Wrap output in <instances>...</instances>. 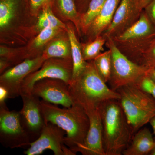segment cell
Returning <instances> with one entry per match:
<instances>
[{
  "label": "cell",
  "instance_id": "cell-16",
  "mask_svg": "<svg viewBox=\"0 0 155 155\" xmlns=\"http://www.w3.org/2000/svg\"><path fill=\"white\" fill-rule=\"evenodd\" d=\"M154 137L147 127L140 129L133 135L123 155H149L154 146Z\"/></svg>",
  "mask_w": 155,
  "mask_h": 155
},
{
  "label": "cell",
  "instance_id": "cell-25",
  "mask_svg": "<svg viewBox=\"0 0 155 155\" xmlns=\"http://www.w3.org/2000/svg\"><path fill=\"white\" fill-rule=\"evenodd\" d=\"M61 29L59 27H50L42 29L34 40V46L39 48L46 44L55 36Z\"/></svg>",
  "mask_w": 155,
  "mask_h": 155
},
{
  "label": "cell",
  "instance_id": "cell-11",
  "mask_svg": "<svg viewBox=\"0 0 155 155\" xmlns=\"http://www.w3.org/2000/svg\"><path fill=\"white\" fill-rule=\"evenodd\" d=\"M22 109L19 111L20 122L31 142L38 138L46 123L42 111L41 101L32 94H23L21 95Z\"/></svg>",
  "mask_w": 155,
  "mask_h": 155
},
{
  "label": "cell",
  "instance_id": "cell-34",
  "mask_svg": "<svg viewBox=\"0 0 155 155\" xmlns=\"http://www.w3.org/2000/svg\"><path fill=\"white\" fill-rule=\"evenodd\" d=\"M150 124L151 125L152 127L153 128V134L154 135V139L155 140V116L151 119L150 122Z\"/></svg>",
  "mask_w": 155,
  "mask_h": 155
},
{
  "label": "cell",
  "instance_id": "cell-22",
  "mask_svg": "<svg viewBox=\"0 0 155 155\" xmlns=\"http://www.w3.org/2000/svg\"><path fill=\"white\" fill-rule=\"evenodd\" d=\"M41 14L38 17L37 28L41 31L50 27H59L64 29L66 25L55 17L51 10L49 4L44 6Z\"/></svg>",
  "mask_w": 155,
  "mask_h": 155
},
{
  "label": "cell",
  "instance_id": "cell-35",
  "mask_svg": "<svg viewBox=\"0 0 155 155\" xmlns=\"http://www.w3.org/2000/svg\"><path fill=\"white\" fill-rule=\"evenodd\" d=\"M150 155H155V145L151 151L150 153Z\"/></svg>",
  "mask_w": 155,
  "mask_h": 155
},
{
  "label": "cell",
  "instance_id": "cell-26",
  "mask_svg": "<svg viewBox=\"0 0 155 155\" xmlns=\"http://www.w3.org/2000/svg\"><path fill=\"white\" fill-rule=\"evenodd\" d=\"M142 66L147 69H155V38L145 52Z\"/></svg>",
  "mask_w": 155,
  "mask_h": 155
},
{
  "label": "cell",
  "instance_id": "cell-13",
  "mask_svg": "<svg viewBox=\"0 0 155 155\" xmlns=\"http://www.w3.org/2000/svg\"><path fill=\"white\" fill-rule=\"evenodd\" d=\"M142 12L134 0H121L110 25L103 34L113 38L123 33L138 21Z\"/></svg>",
  "mask_w": 155,
  "mask_h": 155
},
{
  "label": "cell",
  "instance_id": "cell-6",
  "mask_svg": "<svg viewBox=\"0 0 155 155\" xmlns=\"http://www.w3.org/2000/svg\"><path fill=\"white\" fill-rule=\"evenodd\" d=\"M106 45L112 54V72L109 82L112 90L116 91L122 87L135 84L145 75L148 69L125 57L116 47L111 38L107 37Z\"/></svg>",
  "mask_w": 155,
  "mask_h": 155
},
{
  "label": "cell",
  "instance_id": "cell-24",
  "mask_svg": "<svg viewBox=\"0 0 155 155\" xmlns=\"http://www.w3.org/2000/svg\"><path fill=\"white\" fill-rule=\"evenodd\" d=\"M19 0H1L0 27L5 28L10 24L15 16Z\"/></svg>",
  "mask_w": 155,
  "mask_h": 155
},
{
  "label": "cell",
  "instance_id": "cell-21",
  "mask_svg": "<svg viewBox=\"0 0 155 155\" xmlns=\"http://www.w3.org/2000/svg\"><path fill=\"white\" fill-rule=\"evenodd\" d=\"M107 37L104 34L97 37L93 40L86 43L81 44V50L84 59L85 61H92L103 51L106 45Z\"/></svg>",
  "mask_w": 155,
  "mask_h": 155
},
{
  "label": "cell",
  "instance_id": "cell-33",
  "mask_svg": "<svg viewBox=\"0 0 155 155\" xmlns=\"http://www.w3.org/2000/svg\"><path fill=\"white\" fill-rule=\"evenodd\" d=\"M145 75L155 83V69H148Z\"/></svg>",
  "mask_w": 155,
  "mask_h": 155
},
{
  "label": "cell",
  "instance_id": "cell-23",
  "mask_svg": "<svg viewBox=\"0 0 155 155\" xmlns=\"http://www.w3.org/2000/svg\"><path fill=\"white\" fill-rule=\"evenodd\" d=\"M57 5L61 14L71 20L79 31L80 15L78 11L75 0H56Z\"/></svg>",
  "mask_w": 155,
  "mask_h": 155
},
{
  "label": "cell",
  "instance_id": "cell-7",
  "mask_svg": "<svg viewBox=\"0 0 155 155\" xmlns=\"http://www.w3.org/2000/svg\"><path fill=\"white\" fill-rule=\"evenodd\" d=\"M0 142L11 149L28 146L31 143L21 125L19 111H10L6 105L0 106Z\"/></svg>",
  "mask_w": 155,
  "mask_h": 155
},
{
  "label": "cell",
  "instance_id": "cell-31",
  "mask_svg": "<svg viewBox=\"0 0 155 155\" xmlns=\"http://www.w3.org/2000/svg\"><path fill=\"white\" fill-rule=\"evenodd\" d=\"M153 0H134L136 6L140 11H142Z\"/></svg>",
  "mask_w": 155,
  "mask_h": 155
},
{
  "label": "cell",
  "instance_id": "cell-15",
  "mask_svg": "<svg viewBox=\"0 0 155 155\" xmlns=\"http://www.w3.org/2000/svg\"><path fill=\"white\" fill-rule=\"evenodd\" d=\"M120 1L121 0H106L99 14L92 22L87 32L88 41L93 40L107 29L113 20Z\"/></svg>",
  "mask_w": 155,
  "mask_h": 155
},
{
  "label": "cell",
  "instance_id": "cell-27",
  "mask_svg": "<svg viewBox=\"0 0 155 155\" xmlns=\"http://www.w3.org/2000/svg\"><path fill=\"white\" fill-rule=\"evenodd\" d=\"M135 84L155 98V83L146 75L142 77Z\"/></svg>",
  "mask_w": 155,
  "mask_h": 155
},
{
  "label": "cell",
  "instance_id": "cell-5",
  "mask_svg": "<svg viewBox=\"0 0 155 155\" xmlns=\"http://www.w3.org/2000/svg\"><path fill=\"white\" fill-rule=\"evenodd\" d=\"M111 38L122 54L134 63L142 66L145 52L155 38V27L143 10L135 24Z\"/></svg>",
  "mask_w": 155,
  "mask_h": 155
},
{
  "label": "cell",
  "instance_id": "cell-32",
  "mask_svg": "<svg viewBox=\"0 0 155 155\" xmlns=\"http://www.w3.org/2000/svg\"><path fill=\"white\" fill-rule=\"evenodd\" d=\"M90 1L91 0H78L79 5L81 7L80 9L81 10V9L84 10V13L86 11Z\"/></svg>",
  "mask_w": 155,
  "mask_h": 155
},
{
  "label": "cell",
  "instance_id": "cell-1",
  "mask_svg": "<svg viewBox=\"0 0 155 155\" xmlns=\"http://www.w3.org/2000/svg\"><path fill=\"white\" fill-rule=\"evenodd\" d=\"M106 83L97 72L92 61H89L82 74L69 84L74 104L81 107L87 114L98 110L107 101L119 100V93Z\"/></svg>",
  "mask_w": 155,
  "mask_h": 155
},
{
  "label": "cell",
  "instance_id": "cell-28",
  "mask_svg": "<svg viewBox=\"0 0 155 155\" xmlns=\"http://www.w3.org/2000/svg\"><path fill=\"white\" fill-rule=\"evenodd\" d=\"M144 11L155 27V0L150 3L145 8Z\"/></svg>",
  "mask_w": 155,
  "mask_h": 155
},
{
  "label": "cell",
  "instance_id": "cell-3",
  "mask_svg": "<svg viewBox=\"0 0 155 155\" xmlns=\"http://www.w3.org/2000/svg\"><path fill=\"white\" fill-rule=\"evenodd\" d=\"M105 155H122L133 135L118 100L103 103L99 108Z\"/></svg>",
  "mask_w": 155,
  "mask_h": 155
},
{
  "label": "cell",
  "instance_id": "cell-10",
  "mask_svg": "<svg viewBox=\"0 0 155 155\" xmlns=\"http://www.w3.org/2000/svg\"><path fill=\"white\" fill-rule=\"evenodd\" d=\"M45 61L42 56L28 58L2 73L0 77V86L8 91L9 98L21 96L23 81L29 74L39 69Z\"/></svg>",
  "mask_w": 155,
  "mask_h": 155
},
{
  "label": "cell",
  "instance_id": "cell-20",
  "mask_svg": "<svg viewBox=\"0 0 155 155\" xmlns=\"http://www.w3.org/2000/svg\"><path fill=\"white\" fill-rule=\"evenodd\" d=\"M106 0H91L86 11L80 15V29L87 33L91 24L99 14Z\"/></svg>",
  "mask_w": 155,
  "mask_h": 155
},
{
  "label": "cell",
  "instance_id": "cell-9",
  "mask_svg": "<svg viewBox=\"0 0 155 155\" xmlns=\"http://www.w3.org/2000/svg\"><path fill=\"white\" fill-rule=\"evenodd\" d=\"M66 133L62 128L48 122L38 138L31 143L29 147L24 151L26 155H39L45 151H52L55 155H75L65 144Z\"/></svg>",
  "mask_w": 155,
  "mask_h": 155
},
{
  "label": "cell",
  "instance_id": "cell-4",
  "mask_svg": "<svg viewBox=\"0 0 155 155\" xmlns=\"http://www.w3.org/2000/svg\"><path fill=\"white\" fill-rule=\"evenodd\" d=\"M116 91L134 135L155 116V98L135 84L122 87Z\"/></svg>",
  "mask_w": 155,
  "mask_h": 155
},
{
  "label": "cell",
  "instance_id": "cell-18",
  "mask_svg": "<svg viewBox=\"0 0 155 155\" xmlns=\"http://www.w3.org/2000/svg\"><path fill=\"white\" fill-rule=\"evenodd\" d=\"M41 56L45 61L51 58L72 60L69 38L68 40L60 38L52 42L44 51Z\"/></svg>",
  "mask_w": 155,
  "mask_h": 155
},
{
  "label": "cell",
  "instance_id": "cell-12",
  "mask_svg": "<svg viewBox=\"0 0 155 155\" xmlns=\"http://www.w3.org/2000/svg\"><path fill=\"white\" fill-rule=\"evenodd\" d=\"M31 93L45 101L64 107L74 104L69 84L61 79L47 78L39 80L33 85Z\"/></svg>",
  "mask_w": 155,
  "mask_h": 155
},
{
  "label": "cell",
  "instance_id": "cell-17",
  "mask_svg": "<svg viewBox=\"0 0 155 155\" xmlns=\"http://www.w3.org/2000/svg\"><path fill=\"white\" fill-rule=\"evenodd\" d=\"M67 35L71 45V56L73 65L72 81L77 79L86 68L87 61L84 59L81 44L78 41L74 28L68 25Z\"/></svg>",
  "mask_w": 155,
  "mask_h": 155
},
{
  "label": "cell",
  "instance_id": "cell-14",
  "mask_svg": "<svg viewBox=\"0 0 155 155\" xmlns=\"http://www.w3.org/2000/svg\"><path fill=\"white\" fill-rule=\"evenodd\" d=\"M90 120L88 132L83 143L75 152L83 155H105L103 144L102 125L99 110L87 114Z\"/></svg>",
  "mask_w": 155,
  "mask_h": 155
},
{
  "label": "cell",
  "instance_id": "cell-30",
  "mask_svg": "<svg viewBox=\"0 0 155 155\" xmlns=\"http://www.w3.org/2000/svg\"><path fill=\"white\" fill-rule=\"evenodd\" d=\"M9 98L8 91L2 86H0V106L6 105V100Z\"/></svg>",
  "mask_w": 155,
  "mask_h": 155
},
{
  "label": "cell",
  "instance_id": "cell-19",
  "mask_svg": "<svg viewBox=\"0 0 155 155\" xmlns=\"http://www.w3.org/2000/svg\"><path fill=\"white\" fill-rule=\"evenodd\" d=\"M97 72L103 80L107 83L110 79L112 69V54L109 49L101 53L92 60Z\"/></svg>",
  "mask_w": 155,
  "mask_h": 155
},
{
  "label": "cell",
  "instance_id": "cell-2",
  "mask_svg": "<svg viewBox=\"0 0 155 155\" xmlns=\"http://www.w3.org/2000/svg\"><path fill=\"white\" fill-rule=\"evenodd\" d=\"M41 104L46 123L51 122L66 132L65 144L76 155V150L83 143L89 128V118L85 111L75 104L64 108L43 100Z\"/></svg>",
  "mask_w": 155,
  "mask_h": 155
},
{
  "label": "cell",
  "instance_id": "cell-8",
  "mask_svg": "<svg viewBox=\"0 0 155 155\" xmlns=\"http://www.w3.org/2000/svg\"><path fill=\"white\" fill-rule=\"evenodd\" d=\"M72 60L51 58L46 60L40 69L31 73L25 78L21 87V95L31 93L35 82L44 78L61 79L70 84L72 80Z\"/></svg>",
  "mask_w": 155,
  "mask_h": 155
},
{
  "label": "cell",
  "instance_id": "cell-29",
  "mask_svg": "<svg viewBox=\"0 0 155 155\" xmlns=\"http://www.w3.org/2000/svg\"><path fill=\"white\" fill-rule=\"evenodd\" d=\"M31 6L33 11H37L38 9L47 4H49L51 0H30Z\"/></svg>",
  "mask_w": 155,
  "mask_h": 155
}]
</instances>
